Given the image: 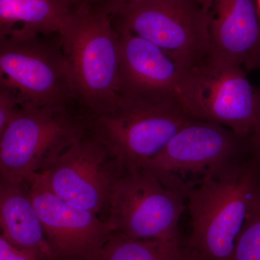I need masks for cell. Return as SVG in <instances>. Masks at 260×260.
<instances>
[{
  "label": "cell",
  "mask_w": 260,
  "mask_h": 260,
  "mask_svg": "<svg viewBox=\"0 0 260 260\" xmlns=\"http://www.w3.org/2000/svg\"><path fill=\"white\" fill-rule=\"evenodd\" d=\"M259 207L260 160L250 149L207 171L188 193L187 259L232 260L246 221Z\"/></svg>",
  "instance_id": "6da1fadb"
},
{
  "label": "cell",
  "mask_w": 260,
  "mask_h": 260,
  "mask_svg": "<svg viewBox=\"0 0 260 260\" xmlns=\"http://www.w3.org/2000/svg\"><path fill=\"white\" fill-rule=\"evenodd\" d=\"M71 69L77 106L89 116L110 111L119 94V36L111 15L93 2L73 5L59 34Z\"/></svg>",
  "instance_id": "7a4b0ae2"
},
{
  "label": "cell",
  "mask_w": 260,
  "mask_h": 260,
  "mask_svg": "<svg viewBox=\"0 0 260 260\" xmlns=\"http://www.w3.org/2000/svg\"><path fill=\"white\" fill-rule=\"evenodd\" d=\"M190 186L174 173L143 165L124 167L109 200L108 226L130 239L181 246L179 223Z\"/></svg>",
  "instance_id": "3957f363"
},
{
  "label": "cell",
  "mask_w": 260,
  "mask_h": 260,
  "mask_svg": "<svg viewBox=\"0 0 260 260\" xmlns=\"http://www.w3.org/2000/svg\"><path fill=\"white\" fill-rule=\"evenodd\" d=\"M90 118V129L125 167L153 158L194 119L176 93L119 95L110 111Z\"/></svg>",
  "instance_id": "277c9868"
},
{
  "label": "cell",
  "mask_w": 260,
  "mask_h": 260,
  "mask_svg": "<svg viewBox=\"0 0 260 260\" xmlns=\"http://www.w3.org/2000/svg\"><path fill=\"white\" fill-rule=\"evenodd\" d=\"M76 107H22L0 135V181L27 186L88 129Z\"/></svg>",
  "instance_id": "5b68a950"
},
{
  "label": "cell",
  "mask_w": 260,
  "mask_h": 260,
  "mask_svg": "<svg viewBox=\"0 0 260 260\" xmlns=\"http://www.w3.org/2000/svg\"><path fill=\"white\" fill-rule=\"evenodd\" d=\"M0 81L18 94L22 107L78 108L59 34L0 36Z\"/></svg>",
  "instance_id": "8992f818"
},
{
  "label": "cell",
  "mask_w": 260,
  "mask_h": 260,
  "mask_svg": "<svg viewBox=\"0 0 260 260\" xmlns=\"http://www.w3.org/2000/svg\"><path fill=\"white\" fill-rule=\"evenodd\" d=\"M175 91L191 117L221 124L250 138L255 126L256 88L240 65L210 55L184 70Z\"/></svg>",
  "instance_id": "52a82bcc"
},
{
  "label": "cell",
  "mask_w": 260,
  "mask_h": 260,
  "mask_svg": "<svg viewBox=\"0 0 260 260\" xmlns=\"http://www.w3.org/2000/svg\"><path fill=\"white\" fill-rule=\"evenodd\" d=\"M117 30L153 42L185 69L210 57L208 22L200 0H152L111 15Z\"/></svg>",
  "instance_id": "ba28073f"
},
{
  "label": "cell",
  "mask_w": 260,
  "mask_h": 260,
  "mask_svg": "<svg viewBox=\"0 0 260 260\" xmlns=\"http://www.w3.org/2000/svg\"><path fill=\"white\" fill-rule=\"evenodd\" d=\"M124 167L89 126L40 176L61 199L106 220L113 188Z\"/></svg>",
  "instance_id": "9c48e42d"
},
{
  "label": "cell",
  "mask_w": 260,
  "mask_h": 260,
  "mask_svg": "<svg viewBox=\"0 0 260 260\" xmlns=\"http://www.w3.org/2000/svg\"><path fill=\"white\" fill-rule=\"evenodd\" d=\"M27 187L56 260L100 259L112 233L106 220L61 199L40 175Z\"/></svg>",
  "instance_id": "30bf717a"
},
{
  "label": "cell",
  "mask_w": 260,
  "mask_h": 260,
  "mask_svg": "<svg viewBox=\"0 0 260 260\" xmlns=\"http://www.w3.org/2000/svg\"><path fill=\"white\" fill-rule=\"evenodd\" d=\"M249 149V138L221 124L193 119L160 153L141 165L177 174H204Z\"/></svg>",
  "instance_id": "8fae6325"
},
{
  "label": "cell",
  "mask_w": 260,
  "mask_h": 260,
  "mask_svg": "<svg viewBox=\"0 0 260 260\" xmlns=\"http://www.w3.org/2000/svg\"><path fill=\"white\" fill-rule=\"evenodd\" d=\"M206 15L210 55L260 69V12L256 0H200Z\"/></svg>",
  "instance_id": "7c38bea8"
},
{
  "label": "cell",
  "mask_w": 260,
  "mask_h": 260,
  "mask_svg": "<svg viewBox=\"0 0 260 260\" xmlns=\"http://www.w3.org/2000/svg\"><path fill=\"white\" fill-rule=\"evenodd\" d=\"M116 30L120 51L119 95L176 93L185 68L153 42Z\"/></svg>",
  "instance_id": "4fadbf2b"
},
{
  "label": "cell",
  "mask_w": 260,
  "mask_h": 260,
  "mask_svg": "<svg viewBox=\"0 0 260 260\" xmlns=\"http://www.w3.org/2000/svg\"><path fill=\"white\" fill-rule=\"evenodd\" d=\"M0 227L1 235L14 245L56 260L27 186L0 181Z\"/></svg>",
  "instance_id": "5bb4252c"
},
{
  "label": "cell",
  "mask_w": 260,
  "mask_h": 260,
  "mask_svg": "<svg viewBox=\"0 0 260 260\" xmlns=\"http://www.w3.org/2000/svg\"><path fill=\"white\" fill-rule=\"evenodd\" d=\"M72 8L68 0H0V36L13 30L60 34Z\"/></svg>",
  "instance_id": "9a60e30c"
},
{
  "label": "cell",
  "mask_w": 260,
  "mask_h": 260,
  "mask_svg": "<svg viewBox=\"0 0 260 260\" xmlns=\"http://www.w3.org/2000/svg\"><path fill=\"white\" fill-rule=\"evenodd\" d=\"M99 260H189L182 246L137 240L112 232Z\"/></svg>",
  "instance_id": "2e32d148"
},
{
  "label": "cell",
  "mask_w": 260,
  "mask_h": 260,
  "mask_svg": "<svg viewBox=\"0 0 260 260\" xmlns=\"http://www.w3.org/2000/svg\"><path fill=\"white\" fill-rule=\"evenodd\" d=\"M232 260H260V207L246 221Z\"/></svg>",
  "instance_id": "e0dca14e"
},
{
  "label": "cell",
  "mask_w": 260,
  "mask_h": 260,
  "mask_svg": "<svg viewBox=\"0 0 260 260\" xmlns=\"http://www.w3.org/2000/svg\"><path fill=\"white\" fill-rule=\"evenodd\" d=\"M21 103L18 94L3 82L0 81V135L21 110Z\"/></svg>",
  "instance_id": "ac0fdd59"
},
{
  "label": "cell",
  "mask_w": 260,
  "mask_h": 260,
  "mask_svg": "<svg viewBox=\"0 0 260 260\" xmlns=\"http://www.w3.org/2000/svg\"><path fill=\"white\" fill-rule=\"evenodd\" d=\"M0 260H51L39 251L19 247L0 235Z\"/></svg>",
  "instance_id": "d6986e66"
},
{
  "label": "cell",
  "mask_w": 260,
  "mask_h": 260,
  "mask_svg": "<svg viewBox=\"0 0 260 260\" xmlns=\"http://www.w3.org/2000/svg\"><path fill=\"white\" fill-rule=\"evenodd\" d=\"M256 121L252 134L249 138V148L254 156L260 160V88H256Z\"/></svg>",
  "instance_id": "ffe728a7"
},
{
  "label": "cell",
  "mask_w": 260,
  "mask_h": 260,
  "mask_svg": "<svg viewBox=\"0 0 260 260\" xmlns=\"http://www.w3.org/2000/svg\"><path fill=\"white\" fill-rule=\"evenodd\" d=\"M104 8L109 15H112L118 10L129 5L138 4L152 0H90Z\"/></svg>",
  "instance_id": "44dd1931"
},
{
  "label": "cell",
  "mask_w": 260,
  "mask_h": 260,
  "mask_svg": "<svg viewBox=\"0 0 260 260\" xmlns=\"http://www.w3.org/2000/svg\"><path fill=\"white\" fill-rule=\"evenodd\" d=\"M68 2L71 4L72 5H76L77 3H81V2L83 1H86V0H68Z\"/></svg>",
  "instance_id": "7402d4cb"
},
{
  "label": "cell",
  "mask_w": 260,
  "mask_h": 260,
  "mask_svg": "<svg viewBox=\"0 0 260 260\" xmlns=\"http://www.w3.org/2000/svg\"><path fill=\"white\" fill-rule=\"evenodd\" d=\"M256 2H257L258 8H259L260 12V0H256Z\"/></svg>",
  "instance_id": "603a6c76"
}]
</instances>
